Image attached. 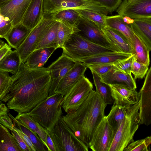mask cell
Listing matches in <instances>:
<instances>
[{
    "instance_id": "obj_1",
    "label": "cell",
    "mask_w": 151,
    "mask_h": 151,
    "mask_svg": "<svg viewBox=\"0 0 151 151\" xmlns=\"http://www.w3.org/2000/svg\"><path fill=\"white\" fill-rule=\"evenodd\" d=\"M12 78L9 91L1 101L9 109L27 113L49 96L52 80L47 68H30L21 63Z\"/></svg>"
},
{
    "instance_id": "obj_2",
    "label": "cell",
    "mask_w": 151,
    "mask_h": 151,
    "mask_svg": "<svg viewBox=\"0 0 151 151\" xmlns=\"http://www.w3.org/2000/svg\"><path fill=\"white\" fill-rule=\"evenodd\" d=\"M107 105L93 90L76 111L62 117L76 136L88 147L95 131L105 116Z\"/></svg>"
},
{
    "instance_id": "obj_3",
    "label": "cell",
    "mask_w": 151,
    "mask_h": 151,
    "mask_svg": "<svg viewBox=\"0 0 151 151\" xmlns=\"http://www.w3.org/2000/svg\"><path fill=\"white\" fill-rule=\"evenodd\" d=\"M63 97L60 94L55 93L26 113L50 132L63 114L60 104Z\"/></svg>"
},
{
    "instance_id": "obj_4",
    "label": "cell",
    "mask_w": 151,
    "mask_h": 151,
    "mask_svg": "<svg viewBox=\"0 0 151 151\" xmlns=\"http://www.w3.org/2000/svg\"><path fill=\"white\" fill-rule=\"evenodd\" d=\"M139 101L131 106L129 111L124 117L115 134L109 151H123L134 141L133 137L140 123Z\"/></svg>"
},
{
    "instance_id": "obj_5",
    "label": "cell",
    "mask_w": 151,
    "mask_h": 151,
    "mask_svg": "<svg viewBox=\"0 0 151 151\" xmlns=\"http://www.w3.org/2000/svg\"><path fill=\"white\" fill-rule=\"evenodd\" d=\"M48 132L56 151L88 150V146L76 136L64 120L62 116L59 119L52 130Z\"/></svg>"
},
{
    "instance_id": "obj_6",
    "label": "cell",
    "mask_w": 151,
    "mask_h": 151,
    "mask_svg": "<svg viewBox=\"0 0 151 151\" xmlns=\"http://www.w3.org/2000/svg\"><path fill=\"white\" fill-rule=\"evenodd\" d=\"M62 49L63 53L77 62L94 55L115 52L112 49L90 42L76 33H74L70 35Z\"/></svg>"
},
{
    "instance_id": "obj_7",
    "label": "cell",
    "mask_w": 151,
    "mask_h": 151,
    "mask_svg": "<svg viewBox=\"0 0 151 151\" xmlns=\"http://www.w3.org/2000/svg\"><path fill=\"white\" fill-rule=\"evenodd\" d=\"M44 14L51 15L68 9L86 10L107 16V9L93 0H43Z\"/></svg>"
},
{
    "instance_id": "obj_8",
    "label": "cell",
    "mask_w": 151,
    "mask_h": 151,
    "mask_svg": "<svg viewBox=\"0 0 151 151\" xmlns=\"http://www.w3.org/2000/svg\"><path fill=\"white\" fill-rule=\"evenodd\" d=\"M93 88L92 83L83 75L63 96L60 104L61 107L67 113L76 111Z\"/></svg>"
},
{
    "instance_id": "obj_9",
    "label": "cell",
    "mask_w": 151,
    "mask_h": 151,
    "mask_svg": "<svg viewBox=\"0 0 151 151\" xmlns=\"http://www.w3.org/2000/svg\"><path fill=\"white\" fill-rule=\"evenodd\" d=\"M55 21L50 15L43 14L39 23L31 30L23 42L16 50L22 63L26 62L28 57L36 49L44 35Z\"/></svg>"
},
{
    "instance_id": "obj_10",
    "label": "cell",
    "mask_w": 151,
    "mask_h": 151,
    "mask_svg": "<svg viewBox=\"0 0 151 151\" xmlns=\"http://www.w3.org/2000/svg\"><path fill=\"white\" fill-rule=\"evenodd\" d=\"M115 134L105 116L95 131L88 147L93 151H109Z\"/></svg>"
},
{
    "instance_id": "obj_11",
    "label": "cell",
    "mask_w": 151,
    "mask_h": 151,
    "mask_svg": "<svg viewBox=\"0 0 151 151\" xmlns=\"http://www.w3.org/2000/svg\"><path fill=\"white\" fill-rule=\"evenodd\" d=\"M116 10L133 19L151 18V0H123Z\"/></svg>"
},
{
    "instance_id": "obj_12",
    "label": "cell",
    "mask_w": 151,
    "mask_h": 151,
    "mask_svg": "<svg viewBox=\"0 0 151 151\" xmlns=\"http://www.w3.org/2000/svg\"><path fill=\"white\" fill-rule=\"evenodd\" d=\"M77 27L80 31L76 33L83 38L95 44L115 51L106 39L102 31L93 22L81 16Z\"/></svg>"
},
{
    "instance_id": "obj_13",
    "label": "cell",
    "mask_w": 151,
    "mask_h": 151,
    "mask_svg": "<svg viewBox=\"0 0 151 151\" xmlns=\"http://www.w3.org/2000/svg\"><path fill=\"white\" fill-rule=\"evenodd\" d=\"M72 58L62 53L61 55L48 67L52 80L49 96L54 93L61 80L76 63Z\"/></svg>"
},
{
    "instance_id": "obj_14",
    "label": "cell",
    "mask_w": 151,
    "mask_h": 151,
    "mask_svg": "<svg viewBox=\"0 0 151 151\" xmlns=\"http://www.w3.org/2000/svg\"><path fill=\"white\" fill-rule=\"evenodd\" d=\"M139 92V124L148 126L151 124V67L147 72Z\"/></svg>"
},
{
    "instance_id": "obj_15",
    "label": "cell",
    "mask_w": 151,
    "mask_h": 151,
    "mask_svg": "<svg viewBox=\"0 0 151 151\" xmlns=\"http://www.w3.org/2000/svg\"><path fill=\"white\" fill-rule=\"evenodd\" d=\"M32 0H9L0 5V14L8 17L14 26L21 22Z\"/></svg>"
},
{
    "instance_id": "obj_16",
    "label": "cell",
    "mask_w": 151,
    "mask_h": 151,
    "mask_svg": "<svg viewBox=\"0 0 151 151\" xmlns=\"http://www.w3.org/2000/svg\"><path fill=\"white\" fill-rule=\"evenodd\" d=\"M114 105H132L139 100L140 93L135 89L120 84L109 85Z\"/></svg>"
},
{
    "instance_id": "obj_17",
    "label": "cell",
    "mask_w": 151,
    "mask_h": 151,
    "mask_svg": "<svg viewBox=\"0 0 151 151\" xmlns=\"http://www.w3.org/2000/svg\"><path fill=\"white\" fill-rule=\"evenodd\" d=\"M87 67L83 63L77 62L60 81L55 93L64 96L68 91L84 75Z\"/></svg>"
},
{
    "instance_id": "obj_18",
    "label": "cell",
    "mask_w": 151,
    "mask_h": 151,
    "mask_svg": "<svg viewBox=\"0 0 151 151\" xmlns=\"http://www.w3.org/2000/svg\"><path fill=\"white\" fill-rule=\"evenodd\" d=\"M101 31L106 39L115 52L132 54L131 45L123 34L107 26Z\"/></svg>"
},
{
    "instance_id": "obj_19",
    "label": "cell",
    "mask_w": 151,
    "mask_h": 151,
    "mask_svg": "<svg viewBox=\"0 0 151 151\" xmlns=\"http://www.w3.org/2000/svg\"><path fill=\"white\" fill-rule=\"evenodd\" d=\"M43 0H32L23 16L21 23L32 29L41 21L44 14Z\"/></svg>"
},
{
    "instance_id": "obj_20",
    "label": "cell",
    "mask_w": 151,
    "mask_h": 151,
    "mask_svg": "<svg viewBox=\"0 0 151 151\" xmlns=\"http://www.w3.org/2000/svg\"><path fill=\"white\" fill-rule=\"evenodd\" d=\"M132 55L131 54L111 52L100 53L86 58L80 62L86 65H91L113 63L127 59Z\"/></svg>"
},
{
    "instance_id": "obj_21",
    "label": "cell",
    "mask_w": 151,
    "mask_h": 151,
    "mask_svg": "<svg viewBox=\"0 0 151 151\" xmlns=\"http://www.w3.org/2000/svg\"><path fill=\"white\" fill-rule=\"evenodd\" d=\"M99 76L102 82L108 85L120 84L132 89L137 88L135 80L131 73L125 74L112 68L105 74Z\"/></svg>"
},
{
    "instance_id": "obj_22",
    "label": "cell",
    "mask_w": 151,
    "mask_h": 151,
    "mask_svg": "<svg viewBox=\"0 0 151 151\" xmlns=\"http://www.w3.org/2000/svg\"><path fill=\"white\" fill-rule=\"evenodd\" d=\"M134 33L144 43L150 51L151 50V18L134 19L130 24Z\"/></svg>"
},
{
    "instance_id": "obj_23",
    "label": "cell",
    "mask_w": 151,
    "mask_h": 151,
    "mask_svg": "<svg viewBox=\"0 0 151 151\" xmlns=\"http://www.w3.org/2000/svg\"><path fill=\"white\" fill-rule=\"evenodd\" d=\"M31 30L20 22L13 26L4 38L11 47L16 50L23 42Z\"/></svg>"
},
{
    "instance_id": "obj_24",
    "label": "cell",
    "mask_w": 151,
    "mask_h": 151,
    "mask_svg": "<svg viewBox=\"0 0 151 151\" xmlns=\"http://www.w3.org/2000/svg\"><path fill=\"white\" fill-rule=\"evenodd\" d=\"M55 50L53 47L35 50L28 57L24 64L27 67L30 68L43 67Z\"/></svg>"
},
{
    "instance_id": "obj_25",
    "label": "cell",
    "mask_w": 151,
    "mask_h": 151,
    "mask_svg": "<svg viewBox=\"0 0 151 151\" xmlns=\"http://www.w3.org/2000/svg\"><path fill=\"white\" fill-rule=\"evenodd\" d=\"M122 16L117 14L105 17L106 26L114 29L123 34L131 45L134 36L130 24L125 23L123 20Z\"/></svg>"
},
{
    "instance_id": "obj_26",
    "label": "cell",
    "mask_w": 151,
    "mask_h": 151,
    "mask_svg": "<svg viewBox=\"0 0 151 151\" xmlns=\"http://www.w3.org/2000/svg\"><path fill=\"white\" fill-rule=\"evenodd\" d=\"M15 118L36 133L47 149V138L48 132L45 128L26 113H18Z\"/></svg>"
},
{
    "instance_id": "obj_27",
    "label": "cell",
    "mask_w": 151,
    "mask_h": 151,
    "mask_svg": "<svg viewBox=\"0 0 151 151\" xmlns=\"http://www.w3.org/2000/svg\"><path fill=\"white\" fill-rule=\"evenodd\" d=\"M131 106L129 105L113 104L109 114L106 116L115 134L121 122L129 112Z\"/></svg>"
},
{
    "instance_id": "obj_28",
    "label": "cell",
    "mask_w": 151,
    "mask_h": 151,
    "mask_svg": "<svg viewBox=\"0 0 151 151\" xmlns=\"http://www.w3.org/2000/svg\"><path fill=\"white\" fill-rule=\"evenodd\" d=\"M21 63L16 50H11L0 60V70L14 74L18 72Z\"/></svg>"
},
{
    "instance_id": "obj_29",
    "label": "cell",
    "mask_w": 151,
    "mask_h": 151,
    "mask_svg": "<svg viewBox=\"0 0 151 151\" xmlns=\"http://www.w3.org/2000/svg\"><path fill=\"white\" fill-rule=\"evenodd\" d=\"M131 45L132 54L135 57L137 61L149 66L150 51L144 43L135 34Z\"/></svg>"
},
{
    "instance_id": "obj_30",
    "label": "cell",
    "mask_w": 151,
    "mask_h": 151,
    "mask_svg": "<svg viewBox=\"0 0 151 151\" xmlns=\"http://www.w3.org/2000/svg\"><path fill=\"white\" fill-rule=\"evenodd\" d=\"M0 151H23L9 129L0 123Z\"/></svg>"
},
{
    "instance_id": "obj_31",
    "label": "cell",
    "mask_w": 151,
    "mask_h": 151,
    "mask_svg": "<svg viewBox=\"0 0 151 151\" xmlns=\"http://www.w3.org/2000/svg\"><path fill=\"white\" fill-rule=\"evenodd\" d=\"M58 25V22L55 21L44 35L35 50L50 47L56 49L58 48L57 35Z\"/></svg>"
},
{
    "instance_id": "obj_32",
    "label": "cell",
    "mask_w": 151,
    "mask_h": 151,
    "mask_svg": "<svg viewBox=\"0 0 151 151\" xmlns=\"http://www.w3.org/2000/svg\"><path fill=\"white\" fill-rule=\"evenodd\" d=\"M50 15L55 21L74 27H77L81 18L77 10L72 9L63 10Z\"/></svg>"
},
{
    "instance_id": "obj_33",
    "label": "cell",
    "mask_w": 151,
    "mask_h": 151,
    "mask_svg": "<svg viewBox=\"0 0 151 151\" xmlns=\"http://www.w3.org/2000/svg\"><path fill=\"white\" fill-rule=\"evenodd\" d=\"M8 114L12 119L14 124H16L18 128L29 137L36 151L47 150H46V147L36 133L33 131L24 124L16 119L10 113H8Z\"/></svg>"
},
{
    "instance_id": "obj_34",
    "label": "cell",
    "mask_w": 151,
    "mask_h": 151,
    "mask_svg": "<svg viewBox=\"0 0 151 151\" xmlns=\"http://www.w3.org/2000/svg\"><path fill=\"white\" fill-rule=\"evenodd\" d=\"M91 73L96 91L107 105L111 104L113 103V99L109 86L108 84L102 82L99 75L93 72H91Z\"/></svg>"
},
{
    "instance_id": "obj_35",
    "label": "cell",
    "mask_w": 151,
    "mask_h": 151,
    "mask_svg": "<svg viewBox=\"0 0 151 151\" xmlns=\"http://www.w3.org/2000/svg\"><path fill=\"white\" fill-rule=\"evenodd\" d=\"M79 31L77 27H73L59 21L57 33L58 48H62L70 35Z\"/></svg>"
},
{
    "instance_id": "obj_36",
    "label": "cell",
    "mask_w": 151,
    "mask_h": 151,
    "mask_svg": "<svg viewBox=\"0 0 151 151\" xmlns=\"http://www.w3.org/2000/svg\"><path fill=\"white\" fill-rule=\"evenodd\" d=\"M79 15L94 22L101 30L106 26V15L96 12L86 10H76Z\"/></svg>"
},
{
    "instance_id": "obj_37",
    "label": "cell",
    "mask_w": 151,
    "mask_h": 151,
    "mask_svg": "<svg viewBox=\"0 0 151 151\" xmlns=\"http://www.w3.org/2000/svg\"><path fill=\"white\" fill-rule=\"evenodd\" d=\"M151 143V137L134 141L124 150V151H149V147Z\"/></svg>"
},
{
    "instance_id": "obj_38",
    "label": "cell",
    "mask_w": 151,
    "mask_h": 151,
    "mask_svg": "<svg viewBox=\"0 0 151 151\" xmlns=\"http://www.w3.org/2000/svg\"><path fill=\"white\" fill-rule=\"evenodd\" d=\"M12 79L8 72L0 70V103L9 91Z\"/></svg>"
},
{
    "instance_id": "obj_39",
    "label": "cell",
    "mask_w": 151,
    "mask_h": 151,
    "mask_svg": "<svg viewBox=\"0 0 151 151\" xmlns=\"http://www.w3.org/2000/svg\"><path fill=\"white\" fill-rule=\"evenodd\" d=\"M149 66L146 64L137 61L133 55L131 72L134 76V78L135 80L137 78L142 79L145 76L148 70Z\"/></svg>"
},
{
    "instance_id": "obj_40",
    "label": "cell",
    "mask_w": 151,
    "mask_h": 151,
    "mask_svg": "<svg viewBox=\"0 0 151 151\" xmlns=\"http://www.w3.org/2000/svg\"><path fill=\"white\" fill-rule=\"evenodd\" d=\"M133 55L128 58L113 63V69L115 70L125 74L131 73V69Z\"/></svg>"
},
{
    "instance_id": "obj_41",
    "label": "cell",
    "mask_w": 151,
    "mask_h": 151,
    "mask_svg": "<svg viewBox=\"0 0 151 151\" xmlns=\"http://www.w3.org/2000/svg\"><path fill=\"white\" fill-rule=\"evenodd\" d=\"M112 63L94 64L86 65L91 72L99 76L105 74L113 68Z\"/></svg>"
},
{
    "instance_id": "obj_42",
    "label": "cell",
    "mask_w": 151,
    "mask_h": 151,
    "mask_svg": "<svg viewBox=\"0 0 151 151\" xmlns=\"http://www.w3.org/2000/svg\"><path fill=\"white\" fill-rule=\"evenodd\" d=\"M97 2L106 8L109 13L112 14L116 10L122 0H93Z\"/></svg>"
},
{
    "instance_id": "obj_43",
    "label": "cell",
    "mask_w": 151,
    "mask_h": 151,
    "mask_svg": "<svg viewBox=\"0 0 151 151\" xmlns=\"http://www.w3.org/2000/svg\"><path fill=\"white\" fill-rule=\"evenodd\" d=\"M12 27V23L9 19L4 17L0 22V38H4Z\"/></svg>"
},
{
    "instance_id": "obj_44",
    "label": "cell",
    "mask_w": 151,
    "mask_h": 151,
    "mask_svg": "<svg viewBox=\"0 0 151 151\" xmlns=\"http://www.w3.org/2000/svg\"><path fill=\"white\" fill-rule=\"evenodd\" d=\"M11 133L23 151H31L27 145L18 132L14 130L11 131Z\"/></svg>"
},
{
    "instance_id": "obj_45",
    "label": "cell",
    "mask_w": 151,
    "mask_h": 151,
    "mask_svg": "<svg viewBox=\"0 0 151 151\" xmlns=\"http://www.w3.org/2000/svg\"><path fill=\"white\" fill-rule=\"evenodd\" d=\"M13 123L12 119L8 114L0 116V123L11 131L13 130L15 126Z\"/></svg>"
},
{
    "instance_id": "obj_46",
    "label": "cell",
    "mask_w": 151,
    "mask_h": 151,
    "mask_svg": "<svg viewBox=\"0 0 151 151\" xmlns=\"http://www.w3.org/2000/svg\"><path fill=\"white\" fill-rule=\"evenodd\" d=\"M18 132L27 145L31 151H36L33 144L29 137L18 128L14 127L13 130Z\"/></svg>"
},
{
    "instance_id": "obj_47",
    "label": "cell",
    "mask_w": 151,
    "mask_h": 151,
    "mask_svg": "<svg viewBox=\"0 0 151 151\" xmlns=\"http://www.w3.org/2000/svg\"><path fill=\"white\" fill-rule=\"evenodd\" d=\"M11 50H12L11 47L6 43L0 47V60L6 54Z\"/></svg>"
},
{
    "instance_id": "obj_48",
    "label": "cell",
    "mask_w": 151,
    "mask_h": 151,
    "mask_svg": "<svg viewBox=\"0 0 151 151\" xmlns=\"http://www.w3.org/2000/svg\"><path fill=\"white\" fill-rule=\"evenodd\" d=\"M47 151H56L53 142L48 134L47 138Z\"/></svg>"
},
{
    "instance_id": "obj_49",
    "label": "cell",
    "mask_w": 151,
    "mask_h": 151,
    "mask_svg": "<svg viewBox=\"0 0 151 151\" xmlns=\"http://www.w3.org/2000/svg\"><path fill=\"white\" fill-rule=\"evenodd\" d=\"M8 109L5 104L0 103V116L7 114Z\"/></svg>"
},
{
    "instance_id": "obj_50",
    "label": "cell",
    "mask_w": 151,
    "mask_h": 151,
    "mask_svg": "<svg viewBox=\"0 0 151 151\" xmlns=\"http://www.w3.org/2000/svg\"><path fill=\"white\" fill-rule=\"evenodd\" d=\"M122 16L123 20L125 23L128 24H131L133 22L134 19L127 16Z\"/></svg>"
},
{
    "instance_id": "obj_51",
    "label": "cell",
    "mask_w": 151,
    "mask_h": 151,
    "mask_svg": "<svg viewBox=\"0 0 151 151\" xmlns=\"http://www.w3.org/2000/svg\"><path fill=\"white\" fill-rule=\"evenodd\" d=\"M5 43L4 41L0 39V48L3 46Z\"/></svg>"
},
{
    "instance_id": "obj_52",
    "label": "cell",
    "mask_w": 151,
    "mask_h": 151,
    "mask_svg": "<svg viewBox=\"0 0 151 151\" xmlns=\"http://www.w3.org/2000/svg\"><path fill=\"white\" fill-rule=\"evenodd\" d=\"M9 0H0V5L2 4L7 2Z\"/></svg>"
},
{
    "instance_id": "obj_53",
    "label": "cell",
    "mask_w": 151,
    "mask_h": 151,
    "mask_svg": "<svg viewBox=\"0 0 151 151\" xmlns=\"http://www.w3.org/2000/svg\"></svg>"
}]
</instances>
